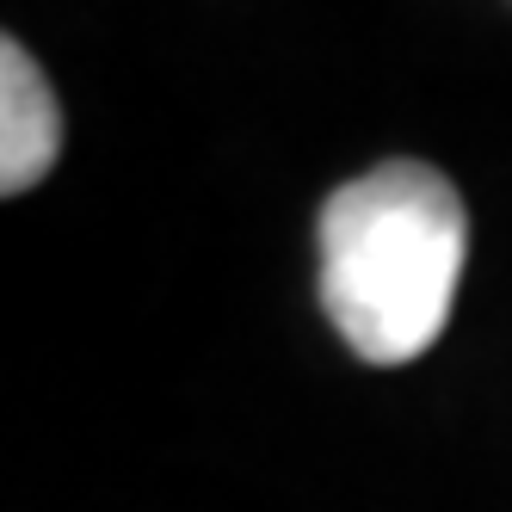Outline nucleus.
Masks as SVG:
<instances>
[{
  "label": "nucleus",
  "mask_w": 512,
  "mask_h": 512,
  "mask_svg": "<svg viewBox=\"0 0 512 512\" xmlns=\"http://www.w3.org/2000/svg\"><path fill=\"white\" fill-rule=\"evenodd\" d=\"M321 309L364 364H414L451 321L469 210L426 161H383L321 204Z\"/></svg>",
  "instance_id": "f257e3e1"
},
{
  "label": "nucleus",
  "mask_w": 512,
  "mask_h": 512,
  "mask_svg": "<svg viewBox=\"0 0 512 512\" xmlns=\"http://www.w3.org/2000/svg\"><path fill=\"white\" fill-rule=\"evenodd\" d=\"M62 155V105L19 38L0 44V192L19 198Z\"/></svg>",
  "instance_id": "f03ea898"
}]
</instances>
